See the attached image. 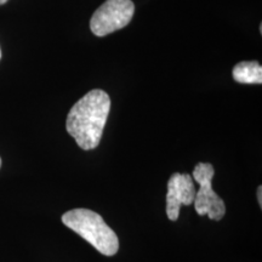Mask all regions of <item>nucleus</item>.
Returning a JSON list of instances; mask_svg holds the SVG:
<instances>
[{
  "label": "nucleus",
  "mask_w": 262,
  "mask_h": 262,
  "mask_svg": "<svg viewBox=\"0 0 262 262\" xmlns=\"http://www.w3.org/2000/svg\"><path fill=\"white\" fill-rule=\"evenodd\" d=\"M8 2V0H0V5H3V4H5V3Z\"/></svg>",
  "instance_id": "8"
},
{
  "label": "nucleus",
  "mask_w": 262,
  "mask_h": 262,
  "mask_svg": "<svg viewBox=\"0 0 262 262\" xmlns=\"http://www.w3.org/2000/svg\"><path fill=\"white\" fill-rule=\"evenodd\" d=\"M232 74L233 79L241 84L262 83V67L256 61H245L235 64Z\"/></svg>",
  "instance_id": "6"
},
{
  "label": "nucleus",
  "mask_w": 262,
  "mask_h": 262,
  "mask_svg": "<svg viewBox=\"0 0 262 262\" xmlns=\"http://www.w3.org/2000/svg\"><path fill=\"white\" fill-rule=\"evenodd\" d=\"M261 191H262V187L261 186H258V188H257V198H258V204H260V208L262 206V193H261Z\"/></svg>",
  "instance_id": "7"
},
{
  "label": "nucleus",
  "mask_w": 262,
  "mask_h": 262,
  "mask_svg": "<svg viewBox=\"0 0 262 262\" xmlns=\"http://www.w3.org/2000/svg\"><path fill=\"white\" fill-rule=\"evenodd\" d=\"M61 220L64 226L93 245L98 253L106 256H113L118 253V235L97 212L89 209H73L64 212Z\"/></svg>",
  "instance_id": "2"
},
{
  "label": "nucleus",
  "mask_w": 262,
  "mask_h": 262,
  "mask_svg": "<svg viewBox=\"0 0 262 262\" xmlns=\"http://www.w3.org/2000/svg\"><path fill=\"white\" fill-rule=\"evenodd\" d=\"M194 180L189 173H172L168 181L166 193V215L170 221H176L182 205L189 206L195 198Z\"/></svg>",
  "instance_id": "5"
},
{
  "label": "nucleus",
  "mask_w": 262,
  "mask_h": 262,
  "mask_svg": "<svg viewBox=\"0 0 262 262\" xmlns=\"http://www.w3.org/2000/svg\"><path fill=\"white\" fill-rule=\"evenodd\" d=\"M0 166H2V158H0Z\"/></svg>",
  "instance_id": "9"
},
{
  "label": "nucleus",
  "mask_w": 262,
  "mask_h": 262,
  "mask_svg": "<svg viewBox=\"0 0 262 262\" xmlns=\"http://www.w3.org/2000/svg\"><path fill=\"white\" fill-rule=\"evenodd\" d=\"M110 110L111 98L100 89L89 91L71 108L66 129L81 149H95L100 145Z\"/></svg>",
  "instance_id": "1"
},
{
  "label": "nucleus",
  "mask_w": 262,
  "mask_h": 262,
  "mask_svg": "<svg viewBox=\"0 0 262 262\" xmlns=\"http://www.w3.org/2000/svg\"><path fill=\"white\" fill-rule=\"evenodd\" d=\"M134 12L135 5L131 0H107L91 17V32L96 37H106L129 25Z\"/></svg>",
  "instance_id": "4"
},
{
  "label": "nucleus",
  "mask_w": 262,
  "mask_h": 262,
  "mask_svg": "<svg viewBox=\"0 0 262 262\" xmlns=\"http://www.w3.org/2000/svg\"><path fill=\"white\" fill-rule=\"evenodd\" d=\"M214 175V166L210 163L196 164L192 178L199 183V191L195 193L193 205L199 216L208 215L210 220L220 221L226 214V205L224 199L212 189Z\"/></svg>",
  "instance_id": "3"
},
{
  "label": "nucleus",
  "mask_w": 262,
  "mask_h": 262,
  "mask_svg": "<svg viewBox=\"0 0 262 262\" xmlns=\"http://www.w3.org/2000/svg\"><path fill=\"white\" fill-rule=\"evenodd\" d=\"M0 57H2V51H0Z\"/></svg>",
  "instance_id": "10"
}]
</instances>
